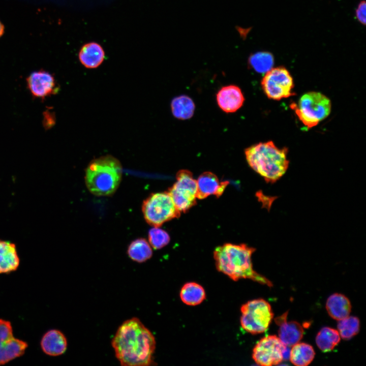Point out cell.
Returning <instances> with one entry per match:
<instances>
[{"label":"cell","instance_id":"obj_1","mask_svg":"<svg viewBox=\"0 0 366 366\" xmlns=\"http://www.w3.org/2000/svg\"><path fill=\"white\" fill-rule=\"evenodd\" d=\"M116 358L123 366L154 364L155 338L137 318L124 322L111 341Z\"/></svg>","mask_w":366,"mask_h":366},{"label":"cell","instance_id":"obj_2","mask_svg":"<svg viewBox=\"0 0 366 366\" xmlns=\"http://www.w3.org/2000/svg\"><path fill=\"white\" fill-rule=\"evenodd\" d=\"M255 250L244 243H227L218 246L214 252L217 269L234 281L248 279L271 287L270 281L253 269L251 257Z\"/></svg>","mask_w":366,"mask_h":366},{"label":"cell","instance_id":"obj_3","mask_svg":"<svg viewBox=\"0 0 366 366\" xmlns=\"http://www.w3.org/2000/svg\"><path fill=\"white\" fill-rule=\"evenodd\" d=\"M288 148L278 147L272 141L259 142L247 148L249 166L267 183L273 184L286 173L289 165Z\"/></svg>","mask_w":366,"mask_h":366},{"label":"cell","instance_id":"obj_4","mask_svg":"<svg viewBox=\"0 0 366 366\" xmlns=\"http://www.w3.org/2000/svg\"><path fill=\"white\" fill-rule=\"evenodd\" d=\"M122 176L120 162L107 155L93 160L85 171V180L88 190L97 196H109L117 189Z\"/></svg>","mask_w":366,"mask_h":366},{"label":"cell","instance_id":"obj_5","mask_svg":"<svg viewBox=\"0 0 366 366\" xmlns=\"http://www.w3.org/2000/svg\"><path fill=\"white\" fill-rule=\"evenodd\" d=\"M302 123L308 129L317 126L330 114L331 103L324 95L317 92H310L303 95L298 104L290 105Z\"/></svg>","mask_w":366,"mask_h":366},{"label":"cell","instance_id":"obj_6","mask_svg":"<svg viewBox=\"0 0 366 366\" xmlns=\"http://www.w3.org/2000/svg\"><path fill=\"white\" fill-rule=\"evenodd\" d=\"M142 209L146 222L154 227L161 226L180 215L167 191L150 195L143 201Z\"/></svg>","mask_w":366,"mask_h":366},{"label":"cell","instance_id":"obj_7","mask_svg":"<svg viewBox=\"0 0 366 366\" xmlns=\"http://www.w3.org/2000/svg\"><path fill=\"white\" fill-rule=\"evenodd\" d=\"M242 328L252 334L265 332L273 317L270 304L263 299L250 300L240 308Z\"/></svg>","mask_w":366,"mask_h":366},{"label":"cell","instance_id":"obj_8","mask_svg":"<svg viewBox=\"0 0 366 366\" xmlns=\"http://www.w3.org/2000/svg\"><path fill=\"white\" fill-rule=\"evenodd\" d=\"M261 84L266 96L274 100L295 95L292 91L294 86L293 78L284 67L272 68L265 73Z\"/></svg>","mask_w":366,"mask_h":366},{"label":"cell","instance_id":"obj_9","mask_svg":"<svg viewBox=\"0 0 366 366\" xmlns=\"http://www.w3.org/2000/svg\"><path fill=\"white\" fill-rule=\"evenodd\" d=\"M176 179L167 192L177 209L185 212L196 203L197 181L191 171L184 169L178 171Z\"/></svg>","mask_w":366,"mask_h":366},{"label":"cell","instance_id":"obj_10","mask_svg":"<svg viewBox=\"0 0 366 366\" xmlns=\"http://www.w3.org/2000/svg\"><path fill=\"white\" fill-rule=\"evenodd\" d=\"M290 351L279 337L274 335L267 336L256 344L253 350L252 357L260 365H277L283 359L289 358Z\"/></svg>","mask_w":366,"mask_h":366},{"label":"cell","instance_id":"obj_11","mask_svg":"<svg viewBox=\"0 0 366 366\" xmlns=\"http://www.w3.org/2000/svg\"><path fill=\"white\" fill-rule=\"evenodd\" d=\"M27 347L13 337L10 322L0 319V365L22 355Z\"/></svg>","mask_w":366,"mask_h":366},{"label":"cell","instance_id":"obj_12","mask_svg":"<svg viewBox=\"0 0 366 366\" xmlns=\"http://www.w3.org/2000/svg\"><path fill=\"white\" fill-rule=\"evenodd\" d=\"M26 83L33 97L36 98L44 99L58 90L54 76L44 70L32 73L26 78Z\"/></svg>","mask_w":366,"mask_h":366},{"label":"cell","instance_id":"obj_13","mask_svg":"<svg viewBox=\"0 0 366 366\" xmlns=\"http://www.w3.org/2000/svg\"><path fill=\"white\" fill-rule=\"evenodd\" d=\"M196 181V198L199 199H205L211 195L220 197L229 184L227 181H220L216 175L209 171L200 174Z\"/></svg>","mask_w":366,"mask_h":366},{"label":"cell","instance_id":"obj_14","mask_svg":"<svg viewBox=\"0 0 366 366\" xmlns=\"http://www.w3.org/2000/svg\"><path fill=\"white\" fill-rule=\"evenodd\" d=\"M219 107L226 113L236 111L243 105L245 98L240 88L234 85L222 87L217 94Z\"/></svg>","mask_w":366,"mask_h":366},{"label":"cell","instance_id":"obj_15","mask_svg":"<svg viewBox=\"0 0 366 366\" xmlns=\"http://www.w3.org/2000/svg\"><path fill=\"white\" fill-rule=\"evenodd\" d=\"M287 312L275 319L279 326V338L287 346L291 347L298 343L303 334L302 326L296 321H287Z\"/></svg>","mask_w":366,"mask_h":366},{"label":"cell","instance_id":"obj_16","mask_svg":"<svg viewBox=\"0 0 366 366\" xmlns=\"http://www.w3.org/2000/svg\"><path fill=\"white\" fill-rule=\"evenodd\" d=\"M43 351L51 356L63 354L67 347V341L62 332L57 330H50L43 336L41 342Z\"/></svg>","mask_w":366,"mask_h":366},{"label":"cell","instance_id":"obj_17","mask_svg":"<svg viewBox=\"0 0 366 366\" xmlns=\"http://www.w3.org/2000/svg\"><path fill=\"white\" fill-rule=\"evenodd\" d=\"M326 309L331 318L339 321L349 316L351 304L346 296L342 294L334 293L327 299Z\"/></svg>","mask_w":366,"mask_h":366},{"label":"cell","instance_id":"obj_18","mask_svg":"<svg viewBox=\"0 0 366 366\" xmlns=\"http://www.w3.org/2000/svg\"><path fill=\"white\" fill-rule=\"evenodd\" d=\"M105 53L98 43L90 42L83 45L79 53L81 63L86 68L94 69L99 67L103 62Z\"/></svg>","mask_w":366,"mask_h":366},{"label":"cell","instance_id":"obj_19","mask_svg":"<svg viewBox=\"0 0 366 366\" xmlns=\"http://www.w3.org/2000/svg\"><path fill=\"white\" fill-rule=\"evenodd\" d=\"M19 263V259L15 245L0 240V273L16 270Z\"/></svg>","mask_w":366,"mask_h":366},{"label":"cell","instance_id":"obj_20","mask_svg":"<svg viewBox=\"0 0 366 366\" xmlns=\"http://www.w3.org/2000/svg\"><path fill=\"white\" fill-rule=\"evenodd\" d=\"M181 301L189 306L200 304L206 297L205 291L202 286L195 282L184 284L180 291Z\"/></svg>","mask_w":366,"mask_h":366},{"label":"cell","instance_id":"obj_21","mask_svg":"<svg viewBox=\"0 0 366 366\" xmlns=\"http://www.w3.org/2000/svg\"><path fill=\"white\" fill-rule=\"evenodd\" d=\"M315 353L312 346L304 343H297L290 351L291 362L297 366H306L313 360Z\"/></svg>","mask_w":366,"mask_h":366},{"label":"cell","instance_id":"obj_22","mask_svg":"<svg viewBox=\"0 0 366 366\" xmlns=\"http://www.w3.org/2000/svg\"><path fill=\"white\" fill-rule=\"evenodd\" d=\"M171 108L175 117L180 119H187L193 115L195 106L190 97L186 95H181L172 100Z\"/></svg>","mask_w":366,"mask_h":366},{"label":"cell","instance_id":"obj_23","mask_svg":"<svg viewBox=\"0 0 366 366\" xmlns=\"http://www.w3.org/2000/svg\"><path fill=\"white\" fill-rule=\"evenodd\" d=\"M127 254L132 260L142 263L151 257L152 250L145 239L138 238L133 241L129 246Z\"/></svg>","mask_w":366,"mask_h":366},{"label":"cell","instance_id":"obj_24","mask_svg":"<svg viewBox=\"0 0 366 366\" xmlns=\"http://www.w3.org/2000/svg\"><path fill=\"white\" fill-rule=\"evenodd\" d=\"M340 341L339 331L328 327H324L318 332L316 343L322 351L327 352L332 350Z\"/></svg>","mask_w":366,"mask_h":366},{"label":"cell","instance_id":"obj_25","mask_svg":"<svg viewBox=\"0 0 366 366\" xmlns=\"http://www.w3.org/2000/svg\"><path fill=\"white\" fill-rule=\"evenodd\" d=\"M248 64L256 72L265 74L272 68L274 57L269 52H257L250 56Z\"/></svg>","mask_w":366,"mask_h":366},{"label":"cell","instance_id":"obj_26","mask_svg":"<svg viewBox=\"0 0 366 366\" xmlns=\"http://www.w3.org/2000/svg\"><path fill=\"white\" fill-rule=\"evenodd\" d=\"M338 329L340 337L349 340L357 334L360 329L359 319L354 316H348L339 320Z\"/></svg>","mask_w":366,"mask_h":366},{"label":"cell","instance_id":"obj_27","mask_svg":"<svg viewBox=\"0 0 366 366\" xmlns=\"http://www.w3.org/2000/svg\"><path fill=\"white\" fill-rule=\"evenodd\" d=\"M149 242L156 250L160 249L166 246L170 241V236L165 230L155 227L148 232Z\"/></svg>","mask_w":366,"mask_h":366},{"label":"cell","instance_id":"obj_28","mask_svg":"<svg viewBox=\"0 0 366 366\" xmlns=\"http://www.w3.org/2000/svg\"><path fill=\"white\" fill-rule=\"evenodd\" d=\"M355 16L358 21L363 25L366 23V3L361 1L355 11Z\"/></svg>","mask_w":366,"mask_h":366},{"label":"cell","instance_id":"obj_29","mask_svg":"<svg viewBox=\"0 0 366 366\" xmlns=\"http://www.w3.org/2000/svg\"><path fill=\"white\" fill-rule=\"evenodd\" d=\"M54 119L53 113L50 111H46L44 114L43 122L44 127L47 129L52 127L54 123Z\"/></svg>","mask_w":366,"mask_h":366},{"label":"cell","instance_id":"obj_30","mask_svg":"<svg viewBox=\"0 0 366 366\" xmlns=\"http://www.w3.org/2000/svg\"><path fill=\"white\" fill-rule=\"evenodd\" d=\"M4 32V26L0 21V37L3 35Z\"/></svg>","mask_w":366,"mask_h":366}]
</instances>
